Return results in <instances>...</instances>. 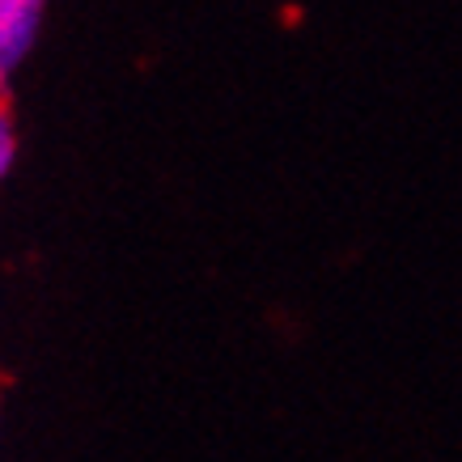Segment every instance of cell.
<instances>
[{"label":"cell","instance_id":"obj_2","mask_svg":"<svg viewBox=\"0 0 462 462\" xmlns=\"http://www.w3.org/2000/svg\"><path fill=\"white\" fill-rule=\"evenodd\" d=\"M14 162H17V127L9 106H0V179L14 170Z\"/></svg>","mask_w":462,"mask_h":462},{"label":"cell","instance_id":"obj_1","mask_svg":"<svg viewBox=\"0 0 462 462\" xmlns=\"http://www.w3.org/2000/svg\"><path fill=\"white\" fill-rule=\"evenodd\" d=\"M42 9L47 0H0V85L22 69L30 47L39 42Z\"/></svg>","mask_w":462,"mask_h":462}]
</instances>
